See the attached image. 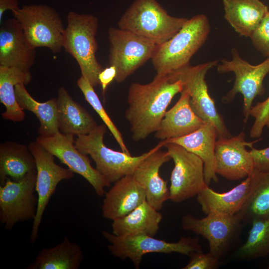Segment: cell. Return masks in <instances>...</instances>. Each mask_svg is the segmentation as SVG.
<instances>
[{
  "mask_svg": "<svg viewBox=\"0 0 269 269\" xmlns=\"http://www.w3.org/2000/svg\"><path fill=\"white\" fill-rule=\"evenodd\" d=\"M182 90L179 80L157 74L149 83L130 86L125 117L134 141L144 140L156 131L173 98Z\"/></svg>",
  "mask_w": 269,
  "mask_h": 269,
  "instance_id": "obj_1",
  "label": "cell"
},
{
  "mask_svg": "<svg viewBox=\"0 0 269 269\" xmlns=\"http://www.w3.org/2000/svg\"><path fill=\"white\" fill-rule=\"evenodd\" d=\"M210 31L204 14L188 18L170 39L159 45L151 58L156 74L167 75L190 65L192 56L203 46Z\"/></svg>",
  "mask_w": 269,
  "mask_h": 269,
  "instance_id": "obj_2",
  "label": "cell"
},
{
  "mask_svg": "<svg viewBox=\"0 0 269 269\" xmlns=\"http://www.w3.org/2000/svg\"><path fill=\"white\" fill-rule=\"evenodd\" d=\"M188 18L171 16L157 0H134L118 21V27L160 45L172 37Z\"/></svg>",
  "mask_w": 269,
  "mask_h": 269,
  "instance_id": "obj_3",
  "label": "cell"
},
{
  "mask_svg": "<svg viewBox=\"0 0 269 269\" xmlns=\"http://www.w3.org/2000/svg\"><path fill=\"white\" fill-rule=\"evenodd\" d=\"M98 27L96 16L69 11L63 46L65 51L77 61L81 76L94 87L99 84L98 75L104 69L96 56L98 48L96 38Z\"/></svg>",
  "mask_w": 269,
  "mask_h": 269,
  "instance_id": "obj_4",
  "label": "cell"
},
{
  "mask_svg": "<svg viewBox=\"0 0 269 269\" xmlns=\"http://www.w3.org/2000/svg\"><path fill=\"white\" fill-rule=\"evenodd\" d=\"M107 127L98 125L87 134L77 136L75 145L82 153L89 155L96 164L95 168L110 183H114L127 175H133L139 163L150 153L164 145V140L148 151L138 156H132L107 147L104 136Z\"/></svg>",
  "mask_w": 269,
  "mask_h": 269,
  "instance_id": "obj_5",
  "label": "cell"
},
{
  "mask_svg": "<svg viewBox=\"0 0 269 269\" xmlns=\"http://www.w3.org/2000/svg\"><path fill=\"white\" fill-rule=\"evenodd\" d=\"M103 236L110 243L107 248L111 254L121 260L130 259L135 269H139L143 257L148 253H179L190 256L201 252L197 238L182 237L177 242H167L147 235L119 237L106 231Z\"/></svg>",
  "mask_w": 269,
  "mask_h": 269,
  "instance_id": "obj_6",
  "label": "cell"
},
{
  "mask_svg": "<svg viewBox=\"0 0 269 269\" xmlns=\"http://www.w3.org/2000/svg\"><path fill=\"white\" fill-rule=\"evenodd\" d=\"M217 60L188 66L167 75L172 80H179L183 90L190 96V104L195 112L205 123H210L216 128L218 138L230 137L232 135L225 125L222 116L216 109L214 99L210 96L205 76L208 71L217 66Z\"/></svg>",
  "mask_w": 269,
  "mask_h": 269,
  "instance_id": "obj_7",
  "label": "cell"
},
{
  "mask_svg": "<svg viewBox=\"0 0 269 269\" xmlns=\"http://www.w3.org/2000/svg\"><path fill=\"white\" fill-rule=\"evenodd\" d=\"M12 13L32 46L46 47L54 53L61 51L65 28L54 8L45 4L25 5Z\"/></svg>",
  "mask_w": 269,
  "mask_h": 269,
  "instance_id": "obj_8",
  "label": "cell"
},
{
  "mask_svg": "<svg viewBox=\"0 0 269 269\" xmlns=\"http://www.w3.org/2000/svg\"><path fill=\"white\" fill-rule=\"evenodd\" d=\"M109 65L116 68L115 81H124L151 59L158 46L151 41L120 28L108 30Z\"/></svg>",
  "mask_w": 269,
  "mask_h": 269,
  "instance_id": "obj_9",
  "label": "cell"
},
{
  "mask_svg": "<svg viewBox=\"0 0 269 269\" xmlns=\"http://www.w3.org/2000/svg\"><path fill=\"white\" fill-rule=\"evenodd\" d=\"M232 59H223L217 65L220 73L233 72L235 80L232 88L224 97L226 103L231 102L238 93L243 96V114L246 123L250 116L253 101L265 92L263 81L269 73V57L261 63L253 65L242 59L238 50H231Z\"/></svg>",
  "mask_w": 269,
  "mask_h": 269,
  "instance_id": "obj_10",
  "label": "cell"
},
{
  "mask_svg": "<svg viewBox=\"0 0 269 269\" xmlns=\"http://www.w3.org/2000/svg\"><path fill=\"white\" fill-rule=\"evenodd\" d=\"M164 146L174 164L170 178L169 200L180 203L197 196L208 186L204 162L199 157L174 143L164 141Z\"/></svg>",
  "mask_w": 269,
  "mask_h": 269,
  "instance_id": "obj_11",
  "label": "cell"
},
{
  "mask_svg": "<svg viewBox=\"0 0 269 269\" xmlns=\"http://www.w3.org/2000/svg\"><path fill=\"white\" fill-rule=\"evenodd\" d=\"M36 169L28 173L18 181L9 178L0 186V222L11 231L18 222L34 219L38 197L35 191Z\"/></svg>",
  "mask_w": 269,
  "mask_h": 269,
  "instance_id": "obj_12",
  "label": "cell"
},
{
  "mask_svg": "<svg viewBox=\"0 0 269 269\" xmlns=\"http://www.w3.org/2000/svg\"><path fill=\"white\" fill-rule=\"evenodd\" d=\"M28 146L35 158L37 171L35 191L38 195V204L30 236V243L33 244L37 238L43 214L57 186L62 180L72 178L74 173L68 168L56 164L54 156L36 140L30 142Z\"/></svg>",
  "mask_w": 269,
  "mask_h": 269,
  "instance_id": "obj_13",
  "label": "cell"
},
{
  "mask_svg": "<svg viewBox=\"0 0 269 269\" xmlns=\"http://www.w3.org/2000/svg\"><path fill=\"white\" fill-rule=\"evenodd\" d=\"M202 218L191 215L182 218V227L206 239L209 252L220 259L229 251L243 222L240 212L232 216L210 214Z\"/></svg>",
  "mask_w": 269,
  "mask_h": 269,
  "instance_id": "obj_14",
  "label": "cell"
},
{
  "mask_svg": "<svg viewBox=\"0 0 269 269\" xmlns=\"http://www.w3.org/2000/svg\"><path fill=\"white\" fill-rule=\"evenodd\" d=\"M74 135L61 132L51 136L39 135L36 141L74 173L84 177L92 186L97 196L105 195V188L111 185L107 179L94 168L88 156L75 145Z\"/></svg>",
  "mask_w": 269,
  "mask_h": 269,
  "instance_id": "obj_15",
  "label": "cell"
},
{
  "mask_svg": "<svg viewBox=\"0 0 269 269\" xmlns=\"http://www.w3.org/2000/svg\"><path fill=\"white\" fill-rule=\"evenodd\" d=\"M245 134L241 132L230 137L218 138L215 143L216 172L229 180L247 178L255 171L251 150L253 142L245 141Z\"/></svg>",
  "mask_w": 269,
  "mask_h": 269,
  "instance_id": "obj_16",
  "label": "cell"
},
{
  "mask_svg": "<svg viewBox=\"0 0 269 269\" xmlns=\"http://www.w3.org/2000/svg\"><path fill=\"white\" fill-rule=\"evenodd\" d=\"M0 27V66L29 70L36 58V49L28 42L19 22L7 19Z\"/></svg>",
  "mask_w": 269,
  "mask_h": 269,
  "instance_id": "obj_17",
  "label": "cell"
},
{
  "mask_svg": "<svg viewBox=\"0 0 269 269\" xmlns=\"http://www.w3.org/2000/svg\"><path fill=\"white\" fill-rule=\"evenodd\" d=\"M170 159L167 151L157 149L139 163L133 175L144 189L146 201L158 211L169 200V189L167 182L160 176L159 169Z\"/></svg>",
  "mask_w": 269,
  "mask_h": 269,
  "instance_id": "obj_18",
  "label": "cell"
},
{
  "mask_svg": "<svg viewBox=\"0 0 269 269\" xmlns=\"http://www.w3.org/2000/svg\"><path fill=\"white\" fill-rule=\"evenodd\" d=\"M255 171L240 184L229 191L218 193L206 187L197 195V201L202 211L210 214L232 216L243 208L255 186Z\"/></svg>",
  "mask_w": 269,
  "mask_h": 269,
  "instance_id": "obj_19",
  "label": "cell"
},
{
  "mask_svg": "<svg viewBox=\"0 0 269 269\" xmlns=\"http://www.w3.org/2000/svg\"><path fill=\"white\" fill-rule=\"evenodd\" d=\"M105 192L102 216L112 221L121 218L146 201L144 189L133 175L125 176L114 183Z\"/></svg>",
  "mask_w": 269,
  "mask_h": 269,
  "instance_id": "obj_20",
  "label": "cell"
},
{
  "mask_svg": "<svg viewBox=\"0 0 269 269\" xmlns=\"http://www.w3.org/2000/svg\"><path fill=\"white\" fill-rule=\"evenodd\" d=\"M176 103L166 111L154 137L164 140L187 135L200 128L205 122L198 116L190 104L188 93L183 90Z\"/></svg>",
  "mask_w": 269,
  "mask_h": 269,
  "instance_id": "obj_21",
  "label": "cell"
},
{
  "mask_svg": "<svg viewBox=\"0 0 269 269\" xmlns=\"http://www.w3.org/2000/svg\"><path fill=\"white\" fill-rule=\"evenodd\" d=\"M218 133L210 123H205L193 133L180 137L164 141L177 144L199 157L204 162V176L208 185L212 181L218 182L216 172L215 143Z\"/></svg>",
  "mask_w": 269,
  "mask_h": 269,
  "instance_id": "obj_22",
  "label": "cell"
},
{
  "mask_svg": "<svg viewBox=\"0 0 269 269\" xmlns=\"http://www.w3.org/2000/svg\"><path fill=\"white\" fill-rule=\"evenodd\" d=\"M57 121L60 132L65 134L85 135L98 125L93 117L73 100L64 87L58 90Z\"/></svg>",
  "mask_w": 269,
  "mask_h": 269,
  "instance_id": "obj_23",
  "label": "cell"
},
{
  "mask_svg": "<svg viewBox=\"0 0 269 269\" xmlns=\"http://www.w3.org/2000/svg\"><path fill=\"white\" fill-rule=\"evenodd\" d=\"M224 18L240 36L250 37L269 11L261 0H223Z\"/></svg>",
  "mask_w": 269,
  "mask_h": 269,
  "instance_id": "obj_24",
  "label": "cell"
},
{
  "mask_svg": "<svg viewBox=\"0 0 269 269\" xmlns=\"http://www.w3.org/2000/svg\"><path fill=\"white\" fill-rule=\"evenodd\" d=\"M162 215L146 200L127 215L114 220L112 233L119 237L147 235L154 237L157 233Z\"/></svg>",
  "mask_w": 269,
  "mask_h": 269,
  "instance_id": "obj_25",
  "label": "cell"
},
{
  "mask_svg": "<svg viewBox=\"0 0 269 269\" xmlns=\"http://www.w3.org/2000/svg\"><path fill=\"white\" fill-rule=\"evenodd\" d=\"M34 157L22 144L6 141L0 144V184L3 185L7 178L18 181L29 172L36 170Z\"/></svg>",
  "mask_w": 269,
  "mask_h": 269,
  "instance_id": "obj_26",
  "label": "cell"
},
{
  "mask_svg": "<svg viewBox=\"0 0 269 269\" xmlns=\"http://www.w3.org/2000/svg\"><path fill=\"white\" fill-rule=\"evenodd\" d=\"M84 255L79 245L67 237L54 247L42 249L28 269H78Z\"/></svg>",
  "mask_w": 269,
  "mask_h": 269,
  "instance_id": "obj_27",
  "label": "cell"
},
{
  "mask_svg": "<svg viewBox=\"0 0 269 269\" xmlns=\"http://www.w3.org/2000/svg\"><path fill=\"white\" fill-rule=\"evenodd\" d=\"M31 78L30 72L0 66V102L5 108L1 114L3 119L14 122H20L24 119L25 113L16 100L15 86L19 83L27 84Z\"/></svg>",
  "mask_w": 269,
  "mask_h": 269,
  "instance_id": "obj_28",
  "label": "cell"
},
{
  "mask_svg": "<svg viewBox=\"0 0 269 269\" xmlns=\"http://www.w3.org/2000/svg\"><path fill=\"white\" fill-rule=\"evenodd\" d=\"M15 96L20 107L32 112L40 122L38 129L39 135L51 136L60 133L58 127L56 99L45 102L36 101L28 92L23 83L15 86Z\"/></svg>",
  "mask_w": 269,
  "mask_h": 269,
  "instance_id": "obj_29",
  "label": "cell"
},
{
  "mask_svg": "<svg viewBox=\"0 0 269 269\" xmlns=\"http://www.w3.org/2000/svg\"><path fill=\"white\" fill-rule=\"evenodd\" d=\"M256 181L253 191L246 204L239 212L243 222L269 217V172L255 171Z\"/></svg>",
  "mask_w": 269,
  "mask_h": 269,
  "instance_id": "obj_30",
  "label": "cell"
},
{
  "mask_svg": "<svg viewBox=\"0 0 269 269\" xmlns=\"http://www.w3.org/2000/svg\"><path fill=\"white\" fill-rule=\"evenodd\" d=\"M251 223L248 238L237 253L240 259L251 260L269 254V217Z\"/></svg>",
  "mask_w": 269,
  "mask_h": 269,
  "instance_id": "obj_31",
  "label": "cell"
},
{
  "mask_svg": "<svg viewBox=\"0 0 269 269\" xmlns=\"http://www.w3.org/2000/svg\"><path fill=\"white\" fill-rule=\"evenodd\" d=\"M77 85L83 93L85 100L97 112L107 127L108 129L111 132L121 150L128 154H131L125 143L122 134L104 108L99 97L95 91L94 87L82 76L77 80Z\"/></svg>",
  "mask_w": 269,
  "mask_h": 269,
  "instance_id": "obj_32",
  "label": "cell"
},
{
  "mask_svg": "<svg viewBox=\"0 0 269 269\" xmlns=\"http://www.w3.org/2000/svg\"><path fill=\"white\" fill-rule=\"evenodd\" d=\"M250 116L255 118L250 135L252 138L260 137L265 127L269 128V96L264 101L252 107Z\"/></svg>",
  "mask_w": 269,
  "mask_h": 269,
  "instance_id": "obj_33",
  "label": "cell"
},
{
  "mask_svg": "<svg viewBox=\"0 0 269 269\" xmlns=\"http://www.w3.org/2000/svg\"><path fill=\"white\" fill-rule=\"evenodd\" d=\"M255 48L269 57V11L250 37Z\"/></svg>",
  "mask_w": 269,
  "mask_h": 269,
  "instance_id": "obj_34",
  "label": "cell"
},
{
  "mask_svg": "<svg viewBox=\"0 0 269 269\" xmlns=\"http://www.w3.org/2000/svg\"><path fill=\"white\" fill-rule=\"evenodd\" d=\"M190 260L183 269H215L220 266V259L209 252L204 254L195 252L190 255Z\"/></svg>",
  "mask_w": 269,
  "mask_h": 269,
  "instance_id": "obj_35",
  "label": "cell"
},
{
  "mask_svg": "<svg viewBox=\"0 0 269 269\" xmlns=\"http://www.w3.org/2000/svg\"><path fill=\"white\" fill-rule=\"evenodd\" d=\"M250 150L254 159L255 170L260 172H269V147L262 149L252 147Z\"/></svg>",
  "mask_w": 269,
  "mask_h": 269,
  "instance_id": "obj_36",
  "label": "cell"
},
{
  "mask_svg": "<svg viewBox=\"0 0 269 269\" xmlns=\"http://www.w3.org/2000/svg\"><path fill=\"white\" fill-rule=\"evenodd\" d=\"M117 74L116 68L114 66L109 65L99 73L98 79L101 85L103 95H105L108 86L115 79Z\"/></svg>",
  "mask_w": 269,
  "mask_h": 269,
  "instance_id": "obj_37",
  "label": "cell"
},
{
  "mask_svg": "<svg viewBox=\"0 0 269 269\" xmlns=\"http://www.w3.org/2000/svg\"><path fill=\"white\" fill-rule=\"evenodd\" d=\"M19 0H0V23L4 13L7 10L12 11L19 9Z\"/></svg>",
  "mask_w": 269,
  "mask_h": 269,
  "instance_id": "obj_38",
  "label": "cell"
},
{
  "mask_svg": "<svg viewBox=\"0 0 269 269\" xmlns=\"http://www.w3.org/2000/svg\"><path fill=\"white\" fill-rule=\"evenodd\" d=\"M268 269H269V266L268 267Z\"/></svg>",
  "mask_w": 269,
  "mask_h": 269,
  "instance_id": "obj_39",
  "label": "cell"
}]
</instances>
